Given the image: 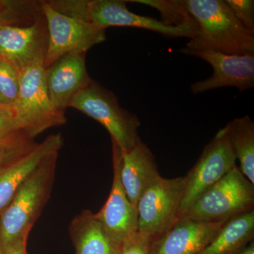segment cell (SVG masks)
I'll list each match as a JSON object with an SVG mask.
<instances>
[{
	"mask_svg": "<svg viewBox=\"0 0 254 254\" xmlns=\"http://www.w3.org/2000/svg\"><path fill=\"white\" fill-rule=\"evenodd\" d=\"M197 26L195 36L180 51L218 52L227 55L254 53V33L237 19L225 0H184Z\"/></svg>",
	"mask_w": 254,
	"mask_h": 254,
	"instance_id": "6da1fadb",
	"label": "cell"
},
{
	"mask_svg": "<svg viewBox=\"0 0 254 254\" xmlns=\"http://www.w3.org/2000/svg\"><path fill=\"white\" fill-rule=\"evenodd\" d=\"M58 154L49 155L38 165L0 215V250L29 235L51 196Z\"/></svg>",
	"mask_w": 254,
	"mask_h": 254,
	"instance_id": "7a4b0ae2",
	"label": "cell"
},
{
	"mask_svg": "<svg viewBox=\"0 0 254 254\" xmlns=\"http://www.w3.org/2000/svg\"><path fill=\"white\" fill-rule=\"evenodd\" d=\"M48 2L64 14L81 18L104 29L113 26L142 28L170 38L190 40L196 34L192 28L167 26L156 18L131 12L124 0H56Z\"/></svg>",
	"mask_w": 254,
	"mask_h": 254,
	"instance_id": "3957f363",
	"label": "cell"
},
{
	"mask_svg": "<svg viewBox=\"0 0 254 254\" xmlns=\"http://www.w3.org/2000/svg\"><path fill=\"white\" fill-rule=\"evenodd\" d=\"M12 107L20 130L33 139L46 130L66 123L64 113L55 110L50 101L44 60L20 71L19 89Z\"/></svg>",
	"mask_w": 254,
	"mask_h": 254,
	"instance_id": "277c9868",
	"label": "cell"
},
{
	"mask_svg": "<svg viewBox=\"0 0 254 254\" xmlns=\"http://www.w3.org/2000/svg\"><path fill=\"white\" fill-rule=\"evenodd\" d=\"M69 107L101 124L122 152L131 149L141 138L138 117L122 108L113 92L93 79L75 95Z\"/></svg>",
	"mask_w": 254,
	"mask_h": 254,
	"instance_id": "5b68a950",
	"label": "cell"
},
{
	"mask_svg": "<svg viewBox=\"0 0 254 254\" xmlns=\"http://www.w3.org/2000/svg\"><path fill=\"white\" fill-rule=\"evenodd\" d=\"M254 185L235 167L203 192L182 217L202 222L226 221L254 210Z\"/></svg>",
	"mask_w": 254,
	"mask_h": 254,
	"instance_id": "8992f818",
	"label": "cell"
},
{
	"mask_svg": "<svg viewBox=\"0 0 254 254\" xmlns=\"http://www.w3.org/2000/svg\"><path fill=\"white\" fill-rule=\"evenodd\" d=\"M46 19L48 43L44 66L50 67L64 55L70 53H85L106 40L104 28L73 16H68L42 1Z\"/></svg>",
	"mask_w": 254,
	"mask_h": 254,
	"instance_id": "52a82bcc",
	"label": "cell"
},
{
	"mask_svg": "<svg viewBox=\"0 0 254 254\" xmlns=\"http://www.w3.org/2000/svg\"><path fill=\"white\" fill-rule=\"evenodd\" d=\"M185 189V176L160 179L149 187L137 203L138 231L150 238L161 235L180 218Z\"/></svg>",
	"mask_w": 254,
	"mask_h": 254,
	"instance_id": "ba28073f",
	"label": "cell"
},
{
	"mask_svg": "<svg viewBox=\"0 0 254 254\" xmlns=\"http://www.w3.org/2000/svg\"><path fill=\"white\" fill-rule=\"evenodd\" d=\"M236 161L227 128L223 127L205 145L199 158L185 176L180 218L203 192L236 167Z\"/></svg>",
	"mask_w": 254,
	"mask_h": 254,
	"instance_id": "9c48e42d",
	"label": "cell"
},
{
	"mask_svg": "<svg viewBox=\"0 0 254 254\" xmlns=\"http://www.w3.org/2000/svg\"><path fill=\"white\" fill-rule=\"evenodd\" d=\"M113 143V181L108 200L99 211L95 213L108 236L117 245L124 242L138 232V210L132 204L120 180L121 150Z\"/></svg>",
	"mask_w": 254,
	"mask_h": 254,
	"instance_id": "30bf717a",
	"label": "cell"
},
{
	"mask_svg": "<svg viewBox=\"0 0 254 254\" xmlns=\"http://www.w3.org/2000/svg\"><path fill=\"white\" fill-rule=\"evenodd\" d=\"M190 55L204 60L213 68L210 77L190 85L193 94L224 87H235L240 93L254 88V53L227 55L207 50Z\"/></svg>",
	"mask_w": 254,
	"mask_h": 254,
	"instance_id": "8fae6325",
	"label": "cell"
},
{
	"mask_svg": "<svg viewBox=\"0 0 254 254\" xmlns=\"http://www.w3.org/2000/svg\"><path fill=\"white\" fill-rule=\"evenodd\" d=\"M47 43L44 15L31 24L0 26V57L12 64L18 72L44 60Z\"/></svg>",
	"mask_w": 254,
	"mask_h": 254,
	"instance_id": "7c38bea8",
	"label": "cell"
},
{
	"mask_svg": "<svg viewBox=\"0 0 254 254\" xmlns=\"http://www.w3.org/2000/svg\"><path fill=\"white\" fill-rule=\"evenodd\" d=\"M227 221L202 222L181 217L152 240L150 254H199Z\"/></svg>",
	"mask_w": 254,
	"mask_h": 254,
	"instance_id": "4fadbf2b",
	"label": "cell"
},
{
	"mask_svg": "<svg viewBox=\"0 0 254 254\" xmlns=\"http://www.w3.org/2000/svg\"><path fill=\"white\" fill-rule=\"evenodd\" d=\"M86 54L68 53L46 68L48 95L58 111L64 113L75 95L91 81L87 71Z\"/></svg>",
	"mask_w": 254,
	"mask_h": 254,
	"instance_id": "5bb4252c",
	"label": "cell"
},
{
	"mask_svg": "<svg viewBox=\"0 0 254 254\" xmlns=\"http://www.w3.org/2000/svg\"><path fill=\"white\" fill-rule=\"evenodd\" d=\"M63 144L61 133L50 135L0 170V215L28 177L47 157L59 152Z\"/></svg>",
	"mask_w": 254,
	"mask_h": 254,
	"instance_id": "9a60e30c",
	"label": "cell"
},
{
	"mask_svg": "<svg viewBox=\"0 0 254 254\" xmlns=\"http://www.w3.org/2000/svg\"><path fill=\"white\" fill-rule=\"evenodd\" d=\"M160 177L154 155L141 138L128 151H121L120 180L132 204L136 206L145 190Z\"/></svg>",
	"mask_w": 254,
	"mask_h": 254,
	"instance_id": "2e32d148",
	"label": "cell"
},
{
	"mask_svg": "<svg viewBox=\"0 0 254 254\" xmlns=\"http://www.w3.org/2000/svg\"><path fill=\"white\" fill-rule=\"evenodd\" d=\"M76 254H119L122 246L107 235L95 213L84 210L78 214L68 227Z\"/></svg>",
	"mask_w": 254,
	"mask_h": 254,
	"instance_id": "e0dca14e",
	"label": "cell"
},
{
	"mask_svg": "<svg viewBox=\"0 0 254 254\" xmlns=\"http://www.w3.org/2000/svg\"><path fill=\"white\" fill-rule=\"evenodd\" d=\"M254 210L227 220L199 254H238L254 240Z\"/></svg>",
	"mask_w": 254,
	"mask_h": 254,
	"instance_id": "ac0fdd59",
	"label": "cell"
},
{
	"mask_svg": "<svg viewBox=\"0 0 254 254\" xmlns=\"http://www.w3.org/2000/svg\"><path fill=\"white\" fill-rule=\"evenodd\" d=\"M227 133L232 149L240 163L239 168L254 185V123L248 115L227 123Z\"/></svg>",
	"mask_w": 254,
	"mask_h": 254,
	"instance_id": "d6986e66",
	"label": "cell"
},
{
	"mask_svg": "<svg viewBox=\"0 0 254 254\" xmlns=\"http://www.w3.org/2000/svg\"><path fill=\"white\" fill-rule=\"evenodd\" d=\"M158 10L164 24L173 27L192 28L197 32L194 19L185 6L184 0H128Z\"/></svg>",
	"mask_w": 254,
	"mask_h": 254,
	"instance_id": "ffe728a7",
	"label": "cell"
},
{
	"mask_svg": "<svg viewBox=\"0 0 254 254\" xmlns=\"http://www.w3.org/2000/svg\"><path fill=\"white\" fill-rule=\"evenodd\" d=\"M43 16L42 1L0 0V26L29 25Z\"/></svg>",
	"mask_w": 254,
	"mask_h": 254,
	"instance_id": "44dd1931",
	"label": "cell"
},
{
	"mask_svg": "<svg viewBox=\"0 0 254 254\" xmlns=\"http://www.w3.org/2000/svg\"><path fill=\"white\" fill-rule=\"evenodd\" d=\"M36 143L23 132L0 141V170L7 164L27 153Z\"/></svg>",
	"mask_w": 254,
	"mask_h": 254,
	"instance_id": "7402d4cb",
	"label": "cell"
},
{
	"mask_svg": "<svg viewBox=\"0 0 254 254\" xmlns=\"http://www.w3.org/2000/svg\"><path fill=\"white\" fill-rule=\"evenodd\" d=\"M18 89L19 72L9 62L0 57V95L6 104H14Z\"/></svg>",
	"mask_w": 254,
	"mask_h": 254,
	"instance_id": "603a6c76",
	"label": "cell"
},
{
	"mask_svg": "<svg viewBox=\"0 0 254 254\" xmlns=\"http://www.w3.org/2000/svg\"><path fill=\"white\" fill-rule=\"evenodd\" d=\"M237 19L247 29L254 33V0H225Z\"/></svg>",
	"mask_w": 254,
	"mask_h": 254,
	"instance_id": "cb8c5ba5",
	"label": "cell"
},
{
	"mask_svg": "<svg viewBox=\"0 0 254 254\" xmlns=\"http://www.w3.org/2000/svg\"><path fill=\"white\" fill-rule=\"evenodd\" d=\"M20 130L12 105L0 103V141L16 134Z\"/></svg>",
	"mask_w": 254,
	"mask_h": 254,
	"instance_id": "d4e9b609",
	"label": "cell"
},
{
	"mask_svg": "<svg viewBox=\"0 0 254 254\" xmlns=\"http://www.w3.org/2000/svg\"><path fill=\"white\" fill-rule=\"evenodd\" d=\"M152 240L138 232L124 242L119 254H150Z\"/></svg>",
	"mask_w": 254,
	"mask_h": 254,
	"instance_id": "484cf974",
	"label": "cell"
},
{
	"mask_svg": "<svg viewBox=\"0 0 254 254\" xmlns=\"http://www.w3.org/2000/svg\"><path fill=\"white\" fill-rule=\"evenodd\" d=\"M29 235H26L0 250V254H26V246Z\"/></svg>",
	"mask_w": 254,
	"mask_h": 254,
	"instance_id": "4316f807",
	"label": "cell"
},
{
	"mask_svg": "<svg viewBox=\"0 0 254 254\" xmlns=\"http://www.w3.org/2000/svg\"><path fill=\"white\" fill-rule=\"evenodd\" d=\"M238 254H254V242H251L247 247Z\"/></svg>",
	"mask_w": 254,
	"mask_h": 254,
	"instance_id": "83f0119b",
	"label": "cell"
},
{
	"mask_svg": "<svg viewBox=\"0 0 254 254\" xmlns=\"http://www.w3.org/2000/svg\"><path fill=\"white\" fill-rule=\"evenodd\" d=\"M0 103H1V104H6V103H5L4 100H3L2 97L1 96V95H0Z\"/></svg>",
	"mask_w": 254,
	"mask_h": 254,
	"instance_id": "f1b7e54d",
	"label": "cell"
}]
</instances>
